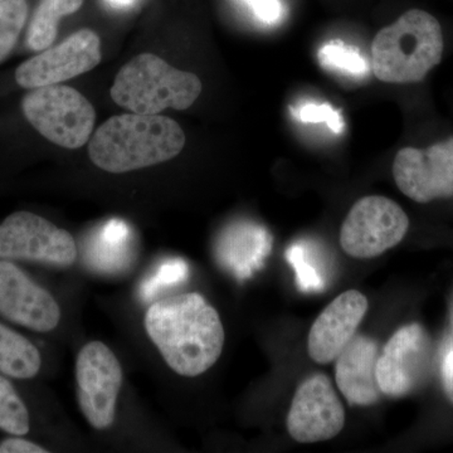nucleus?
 Masks as SVG:
<instances>
[{
  "label": "nucleus",
  "instance_id": "obj_5",
  "mask_svg": "<svg viewBox=\"0 0 453 453\" xmlns=\"http://www.w3.org/2000/svg\"><path fill=\"white\" fill-rule=\"evenodd\" d=\"M19 113L41 138L73 150L88 144L96 122V111L88 98L61 83L26 91Z\"/></svg>",
  "mask_w": 453,
  "mask_h": 453
},
{
  "label": "nucleus",
  "instance_id": "obj_16",
  "mask_svg": "<svg viewBox=\"0 0 453 453\" xmlns=\"http://www.w3.org/2000/svg\"><path fill=\"white\" fill-rule=\"evenodd\" d=\"M273 237L264 226L257 223H234L223 232L219 244L220 258L238 276H250L271 251Z\"/></svg>",
  "mask_w": 453,
  "mask_h": 453
},
{
  "label": "nucleus",
  "instance_id": "obj_1",
  "mask_svg": "<svg viewBox=\"0 0 453 453\" xmlns=\"http://www.w3.org/2000/svg\"><path fill=\"white\" fill-rule=\"evenodd\" d=\"M144 326L166 365L181 377L210 371L225 347L219 314L198 292L155 301L146 310Z\"/></svg>",
  "mask_w": 453,
  "mask_h": 453
},
{
  "label": "nucleus",
  "instance_id": "obj_6",
  "mask_svg": "<svg viewBox=\"0 0 453 453\" xmlns=\"http://www.w3.org/2000/svg\"><path fill=\"white\" fill-rule=\"evenodd\" d=\"M77 257L73 234L40 214L14 211L0 223V259L70 267Z\"/></svg>",
  "mask_w": 453,
  "mask_h": 453
},
{
  "label": "nucleus",
  "instance_id": "obj_23",
  "mask_svg": "<svg viewBox=\"0 0 453 453\" xmlns=\"http://www.w3.org/2000/svg\"><path fill=\"white\" fill-rule=\"evenodd\" d=\"M288 258L296 270L297 280H299L300 288L303 290H320L323 288L324 283L321 281L318 271L305 259L303 246H291L288 252Z\"/></svg>",
  "mask_w": 453,
  "mask_h": 453
},
{
  "label": "nucleus",
  "instance_id": "obj_25",
  "mask_svg": "<svg viewBox=\"0 0 453 453\" xmlns=\"http://www.w3.org/2000/svg\"><path fill=\"white\" fill-rule=\"evenodd\" d=\"M187 276V266L184 262L172 261L168 265L160 267L159 273L154 276L153 281L149 282L146 286V294L151 295L153 290H157L160 285H172V283L179 282Z\"/></svg>",
  "mask_w": 453,
  "mask_h": 453
},
{
  "label": "nucleus",
  "instance_id": "obj_15",
  "mask_svg": "<svg viewBox=\"0 0 453 453\" xmlns=\"http://www.w3.org/2000/svg\"><path fill=\"white\" fill-rule=\"evenodd\" d=\"M380 347L368 336L356 335L336 357L335 380L349 404L368 407L380 402L377 380Z\"/></svg>",
  "mask_w": 453,
  "mask_h": 453
},
{
  "label": "nucleus",
  "instance_id": "obj_18",
  "mask_svg": "<svg viewBox=\"0 0 453 453\" xmlns=\"http://www.w3.org/2000/svg\"><path fill=\"white\" fill-rule=\"evenodd\" d=\"M42 357L26 336L0 324V372L14 380H32L40 372Z\"/></svg>",
  "mask_w": 453,
  "mask_h": 453
},
{
  "label": "nucleus",
  "instance_id": "obj_27",
  "mask_svg": "<svg viewBox=\"0 0 453 453\" xmlns=\"http://www.w3.org/2000/svg\"><path fill=\"white\" fill-rule=\"evenodd\" d=\"M441 374H442L443 390H445L447 398L453 404V349L443 359Z\"/></svg>",
  "mask_w": 453,
  "mask_h": 453
},
{
  "label": "nucleus",
  "instance_id": "obj_17",
  "mask_svg": "<svg viewBox=\"0 0 453 453\" xmlns=\"http://www.w3.org/2000/svg\"><path fill=\"white\" fill-rule=\"evenodd\" d=\"M82 4L83 0H40L27 26L26 49L37 53L53 46L59 20L73 16Z\"/></svg>",
  "mask_w": 453,
  "mask_h": 453
},
{
  "label": "nucleus",
  "instance_id": "obj_9",
  "mask_svg": "<svg viewBox=\"0 0 453 453\" xmlns=\"http://www.w3.org/2000/svg\"><path fill=\"white\" fill-rule=\"evenodd\" d=\"M101 59L103 52L97 33L80 29L61 43L41 50L18 65L12 73V81L25 91L58 85L94 70Z\"/></svg>",
  "mask_w": 453,
  "mask_h": 453
},
{
  "label": "nucleus",
  "instance_id": "obj_10",
  "mask_svg": "<svg viewBox=\"0 0 453 453\" xmlns=\"http://www.w3.org/2000/svg\"><path fill=\"white\" fill-rule=\"evenodd\" d=\"M434 347L422 325H404L393 334L377 363V380L381 393L399 398L412 393L427 377Z\"/></svg>",
  "mask_w": 453,
  "mask_h": 453
},
{
  "label": "nucleus",
  "instance_id": "obj_28",
  "mask_svg": "<svg viewBox=\"0 0 453 453\" xmlns=\"http://www.w3.org/2000/svg\"><path fill=\"white\" fill-rule=\"evenodd\" d=\"M135 2L136 0H106L107 4L116 9L129 8Z\"/></svg>",
  "mask_w": 453,
  "mask_h": 453
},
{
  "label": "nucleus",
  "instance_id": "obj_7",
  "mask_svg": "<svg viewBox=\"0 0 453 453\" xmlns=\"http://www.w3.org/2000/svg\"><path fill=\"white\" fill-rule=\"evenodd\" d=\"M408 228L410 219L395 202L386 196H365L342 223L340 244L351 257H377L401 243Z\"/></svg>",
  "mask_w": 453,
  "mask_h": 453
},
{
  "label": "nucleus",
  "instance_id": "obj_4",
  "mask_svg": "<svg viewBox=\"0 0 453 453\" xmlns=\"http://www.w3.org/2000/svg\"><path fill=\"white\" fill-rule=\"evenodd\" d=\"M201 94L198 76L173 67L153 53L134 57L116 74L110 89L113 103L144 115H159L168 109L183 111Z\"/></svg>",
  "mask_w": 453,
  "mask_h": 453
},
{
  "label": "nucleus",
  "instance_id": "obj_20",
  "mask_svg": "<svg viewBox=\"0 0 453 453\" xmlns=\"http://www.w3.org/2000/svg\"><path fill=\"white\" fill-rule=\"evenodd\" d=\"M31 429L28 408L13 384L0 375V431L11 436H26Z\"/></svg>",
  "mask_w": 453,
  "mask_h": 453
},
{
  "label": "nucleus",
  "instance_id": "obj_19",
  "mask_svg": "<svg viewBox=\"0 0 453 453\" xmlns=\"http://www.w3.org/2000/svg\"><path fill=\"white\" fill-rule=\"evenodd\" d=\"M28 22V0H0V64L16 50Z\"/></svg>",
  "mask_w": 453,
  "mask_h": 453
},
{
  "label": "nucleus",
  "instance_id": "obj_22",
  "mask_svg": "<svg viewBox=\"0 0 453 453\" xmlns=\"http://www.w3.org/2000/svg\"><path fill=\"white\" fill-rule=\"evenodd\" d=\"M291 113L296 120L305 124H326L335 134L344 131L345 122L342 112L329 104L305 103L291 107Z\"/></svg>",
  "mask_w": 453,
  "mask_h": 453
},
{
  "label": "nucleus",
  "instance_id": "obj_2",
  "mask_svg": "<svg viewBox=\"0 0 453 453\" xmlns=\"http://www.w3.org/2000/svg\"><path fill=\"white\" fill-rule=\"evenodd\" d=\"M186 145L180 125L163 115L111 116L88 142L91 162L111 174H124L174 159Z\"/></svg>",
  "mask_w": 453,
  "mask_h": 453
},
{
  "label": "nucleus",
  "instance_id": "obj_26",
  "mask_svg": "<svg viewBox=\"0 0 453 453\" xmlns=\"http://www.w3.org/2000/svg\"><path fill=\"white\" fill-rule=\"evenodd\" d=\"M49 449L20 436L5 438L0 442V453H47Z\"/></svg>",
  "mask_w": 453,
  "mask_h": 453
},
{
  "label": "nucleus",
  "instance_id": "obj_8",
  "mask_svg": "<svg viewBox=\"0 0 453 453\" xmlns=\"http://www.w3.org/2000/svg\"><path fill=\"white\" fill-rule=\"evenodd\" d=\"M77 402L92 428L111 427L122 386V368L111 349L91 342L76 359Z\"/></svg>",
  "mask_w": 453,
  "mask_h": 453
},
{
  "label": "nucleus",
  "instance_id": "obj_12",
  "mask_svg": "<svg viewBox=\"0 0 453 453\" xmlns=\"http://www.w3.org/2000/svg\"><path fill=\"white\" fill-rule=\"evenodd\" d=\"M345 411L332 381L316 372L300 384L288 416V431L296 442L315 443L338 436Z\"/></svg>",
  "mask_w": 453,
  "mask_h": 453
},
{
  "label": "nucleus",
  "instance_id": "obj_11",
  "mask_svg": "<svg viewBox=\"0 0 453 453\" xmlns=\"http://www.w3.org/2000/svg\"><path fill=\"white\" fill-rule=\"evenodd\" d=\"M393 177L399 190L414 202L452 198L453 136L427 149H402L393 164Z\"/></svg>",
  "mask_w": 453,
  "mask_h": 453
},
{
  "label": "nucleus",
  "instance_id": "obj_24",
  "mask_svg": "<svg viewBox=\"0 0 453 453\" xmlns=\"http://www.w3.org/2000/svg\"><path fill=\"white\" fill-rule=\"evenodd\" d=\"M253 16L265 25H276L281 20L283 9L280 0H242Z\"/></svg>",
  "mask_w": 453,
  "mask_h": 453
},
{
  "label": "nucleus",
  "instance_id": "obj_3",
  "mask_svg": "<svg viewBox=\"0 0 453 453\" xmlns=\"http://www.w3.org/2000/svg\"><path fill=\"white\" fill-rule=\"evenodd\" d=\"M440 23L421 9H411L381 29L372 46V73L387 83L419 82L443 55Z\"/></svg>",
  "mask_w": 453,
  "mask_h": 453
},
{
  "label": "nucleus",
  "instance_id": "obj_21",
  "mask_svg": "<svg viewBox=\"0 0 453 453\" xmlns=\"http://www.w3.org/2000/svg\"><path fill=\"white\" fill-rule=\"evenodd\" d=\"M319 59L324 67L349 76H365L369 71V65L359 50L339 41L324 44L319 50Z\"/></svg>",
  "mask_w": 453,
  "mask_h": 453
},
{
  "label": "nucleus",
  "instance_id": "obj_14",
  "mask_svg": "<svg viewBox=\"0 0 453 453\" xmlns=\"http://www.w3.org/2000/svg\"><path fill=\"white\" fill-rule=\"evenodd\" d=\"M362 292L349 290L339 295L323 310L309 333V356L318 365H329L356 336L368 311Z\"/></svg>",
  "mask_w": 453,
  "mask_h": 453
},
{
  "label": "nucleus",
  "instance_id": "obj_13",
  "mask_svg": "<svg viewBox=\"0 0 453 453\" xmlns=\"http://www.w3.org/2000/svg\"><path fill=\"white\" fill-rule=\"evenodd\" d=\"M0 315L35 333H50L61 321V308L50 291L22 268L0 259Z\"/></svg>",
  "mask_w": 453,
  "mask_h": 453
}]
</instances>
